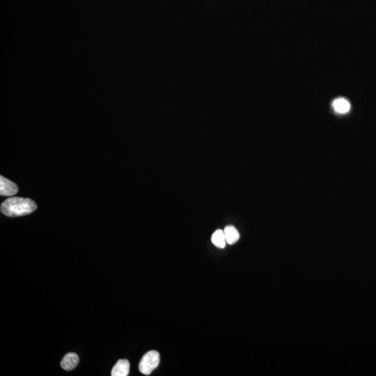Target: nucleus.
Here are the masks:
<instances>
[{
	"instance_id": "7ed1b4c3",
	"label": "nucleus",
	"mask_w": 376,
	"mask_h": 376,
	"mask_svg": "<svg viewBox=\"0 0 376 376\" xmlns=\"http://www.w3.org/2000/svg\"><path fill=\"white\" fill-rule=\"evenodd\" d=\"M19 191V188L12 181L1 176L0 177V194L1 196L11 197Z\"/></svg>"
},
{
	"instance_id": "0eeeda50",
	"label": "nucleus",
	"mask_w": 376,
	"mask_h": 376,
	"mask_svg": "<svg viewBox=\"0 0 376 376\" xmlns=\"http://www.w3.org/2000/svg\"><path fill=\"white\" fill-rule=\"evenodd\" d=\"M212 244L218 248H225L226 246V240L225 232L221 230H217L214 232L211 238Z\"/></svg>"
},
{
	"instance_id": "f03ea898",
	"label": "nucleus",
	"mask_w": 376,
	"mask_h": 376,
	"mask_svg": "<svg viewBox=\"0 0 376 376\" xmlns=\"http://www.w3.org/2000/svg\"><path fill=\"white\" fill-rule=\"evenodd\" d=\"M160 361V354L158 351H148L142 357L140 361L139 364L140 372L145 375H150L158 367Z\"/></svg>"
},
{
	"instance_id": "f257e3e1",
	"label": "nucleus",
	"mask_w": 376,
	"mask_h": 376,
	"mask_svg": "<svg viewBox=\"0 0 376 376\" xmlns=\"http://www.w3.org/2000/svg\"><path fill=\"white\" fill-rule=\"evenodd\" d=\"M37 209L36 203L30 199L11 197L1 204V210L9 217H19L29 215Z\"/></svg>"
},
{
	"instance_id": "39448f33",
	"label": "nucleus",
	"mask_w": 376,
	"mask_h": 376,
	"mask_svg": "<svg viewBox=\"0 0 376 376\" xmlns=\"http://www.w3.org/2000/svg\"><path fill=\"white\" fill-rule=\"evenodd\" d=\"M79 362V357L75 353H67L61 362L62 367L64 370L71 371L77 367Z\"/></svg>"
},
{
	"instance_id": "20e7f679",
	"label": "nucleus",
	"mask_w": 376,
	"mask_h": 376,
	"mask_svg": "<svg viewBox=\"0 0 376 376\" xmlns=\"http://www.w3.org/2000/svg\"><path fill=\"white\" fill-rule=\"evenodd\" d=\"M130 362L127 359H120L113 367L111 375L112 376H127L130 372Z\"/></svg>"
},
{
	"instance_id": "423d86ee",
	"label": "nucleus",
	"mask_w": 376,
	"mask_h": 376,
	"mask_svg": "<svg viewBox=\"0 0 376 376\" xmlns=\"http://www.w3.org/2000/svg\"><path fill=\"white\" fill-rule=\"evenodd\" d=\"M224 232H225L226 240L228 244H234L239 240V232L233 226H227L225 227Z\"/></svg>"
},
{
	"instance_id": "6e6552de",
	"label": "nucleus",
	"mask_w": 376,
	"mask_h": 376,
	"mask_svg": "<svg viewBox=\"0 0 376 376\" xmlns=\"http://www.w3.org/2000/svg\"><path fill=\"white\" fill-rule=\"evenodd\" d=\"M333 108L336 112L340 114H345L349 112L351 109V104L347 100L344 99H338L335 100L333 104Z\"/></svg>"
}]
</instances>
